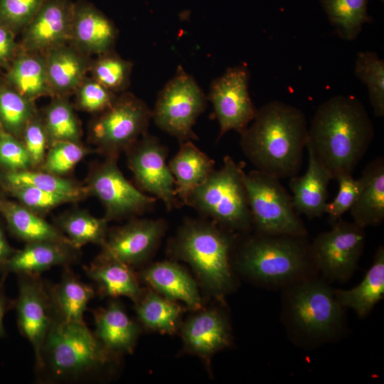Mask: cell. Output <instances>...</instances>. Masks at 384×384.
<instances>
[{"label": "cell", "mask_w": 384, "mask_h": 384, "mask_svg": "<svg viewBox=\"0 0 384 384\" xmlns=\"http://www.w3.org/2000/svg\"><path fill=\"white\" fill-rule=\"evenodd\" d=\"M74 3L70 0H44L24 28L22 44L26 52L50 50L71 38Z\"/></svg>", "instance_id": "e0dca14e"}, {"label": "cell", "mask_w": 384, "mask_h": 384, "mask_svg": "<svg viewBox=\"0 0 384 384\" xmlns=\"http://www.w3.org/2000/svg\"><path fill=\"white\" fill-rule=\"evenodd\" d=\"M9 188L27 186L80 197L82 190L70 180L46 171H7L3 174Z\"/></svg>", "instance_id": "8d00e7d4"}, {"label": "cell", "mask_w": 384, "mask_h": 384, "mask_svg": "<svg viewBox=\"0 0 384 384\" xmlns=\"http://www.w3.org/2000/svg\"><path fill=\"white\" fill-rule=\"evenodd\" d=\"M22 136L31 165L34 166L41 164L45 159L48 139L43 124L34 116L26 127Z\"/></svg>", "instance_id": "bcb514c9"}, {"label": "cell", "mask_w": 384, "mask_h": 384, "mask_svg": "<svg viewBox=\"0 0 384 384\" xmlns=\"http://www.w3.org/2000/svg\"><path fill=\"white\" fill-rule=\"evenodd\" d=\"M338 36L353 41L363 26L372 21L368 12V0H319Z\"/></svg>", "instance_id": "1f68e13d"}, {"label": "cell", "mask_w": 384, "mask_h": 384, "mask_svg": "<svg viewBox=\"0 0 384 384\" xmlns=\"http://www.w3.org/2000/svg\"><path fill=\"white\" fill-rule=\"evenodd\" d=\"M373 137L372 121L360 100L339 95L317 108L308 128L306 147L335 179L352 174Z\"/></svg>", "instance_id": "6da1fadb"}, {"label": "cell", "mask_w": 384, "mask_h": 384, "mask_svg": "<svg viewBox=\"0 0 384 384\" xmlns=\"http://www.w3.org/2000/svg\"><path fill=\"white\" fill-rule=\"evenodd\" d=\"M309 243L315 269L331 282H344L357 267L366 244L365 228L342 218Z\"/></svg>", "instance_id": "30bf717a"}, {"label": "cell", "mask_w": 384, "mask_h": 384, "mask_svg": "<svg viewBox=\"0 0 384 384\" xmlns=\"http://www.w3.org/2000/svg\"><path fill=\"white\" fill-rule=\"evenodd\" d=\"M285 287V324L299 338L319 344L334 339L342 330L343 307L325 280L308 277Z\"/></svg>", "instance_id": "8992f818"}, {"label": "cell", "mask_w": 384, "mask_h": 384, "mask_svg": "<svg viewBox=\"0 0 384 384\" xmlns=\"http://www.w3.org/2000/svg\"><path fill=\"white\" fill-rule=\"evenodd\" d=\"M334 297L343 308L353 309L364 317L370 313L384 295V247H378L373 262L362 281L350 289H336Z\"/></svg>", "instance_id": "4316f807"}, {"label": "cell", "mask_w": 384, "mask_h": 384, "mask_svg": "<svg viewBox=\"0 0 384 384\" xmlns=\"http://www.w3.org/2000/svg\"><path fill=\"white\" fill-rule=\"evenodd\" d=\"M380 1H381L382 2H383V1H384V0H380Z\"/></svg>", "instance_id": "816d5d0a"}, {"label": "cell", "mask_w": 384, "mask_h": 384, "mask_svg": "<svg viewBox=\"0 0 384 384\" xmlns=\"http://www.w3.org/2000/svg\"><path fill=\"white\" fill-rule=\"evenodd\" d=\"M0 209L10 230L21 240L27 242L52 241L72 245L68 238L57 228L23 205L11 202L3 203Z\"/></svg>", "instance_id": "f1b7e54d"}, {"label": "cell", "mask_w": 384, "mask_h": 384, "mask_svg": "<svg viewBox=\"0 0 384 384\" xmlns=\"http://www.w3.org/2000/svg\"><path fill=\"white\" fill-rule=\"evenodd\" d=\"M116 36L113 23L95 6L84 1L74 3L70 39L82 50L105 53L110 50Z\"/></svg>", "instance_id": "d6986e66"}, {"label": "cell", "mask_w": 384, "mask_h": 384, "mask_svg": "<svg viewBox=\"0 0 384 384\" xmlns=\"http://www.w3.org/2000/svg\"><path fill=\"white\" fill-rule=\"evenodd\" d=\"M78 100L80 106L89 112L105 110L116 100L112 92L96 80L81 85Z\"/></svg>", "instance_id": "f6af8a7d"}, {"label": "cell", "mask_w": 384, "mask_h": 384, "mask_svg": "<svg viewBox=\"0 0 384 384\" xmlns=\"http://www.w3.org/2000/svg\"><path fill=\"white\" fill-rule=\"evenodd\" d=\"M45 63L50 92L58 93L79 86L86 70L85 60L75 50L63 46L48 50Z\"/></svg>", "instance_id": "f546056e"}, {"label": "cell", "mask_w": 384, "mask_h": 384, "mask_svg": "<svg viewBox=\"0 0 384 384\" xmlns=\"http://www.w3.org/2000/svg\"><path fill=\"white\" fill-rule=\"evenodd\" d=\"M113 356L85 323L54 318L37 372L45 373L54 380H78L97 373Z\"/></svg>", "instance_id": "5b68a950"}, {"label": "cell", "mask_w": 384, "mask_h": 384, "mask_svg": "<svg viewBox=\"0 0 384 384\" xmlns=\"http://www.w3.org/2000/svg\"><path fill=\"white\" fill-rule=\"evenodd\" d=\"M167 227V222L162 218L134 219L107 236L98 257L119 261L130 267L140 264L157 248Z\"/></svg>", "instance_id": "2e32d148"}, {"label": "cell", "mask_w": 384, "mask_h": 384, "mask_svg": "<svg viewBox=\"0 0 384 384\" xmlns=\"http://www.w3.org/2000/svg\"><path fill=\"white\" fill-rule=\"evenodd\" d=\"M10 192L24 206L42 211L77 200L79 197L66 193L41 190L32 187H10Z\"/></svg>", "instance_id": "7bdbcfd3"}, {"label": "cell", "mask_w": 384, "mask_h": 384, "mask_svg": "<svg viewBox=\"0 0 384 384\" xmlns=\"http://www.w3.org/2000/svg\"><path fill=\"white\" fill-rule=\"evenodd\" d=\"M54 318L65 321L85 323L83 320L90 301L95 297L94 289L80 280L68 268L60 281L48 286Z\"/></svg>", "instance_id": "484cf974"}, {"label": "cell", "mask_w": 384, "mask_h": 384, "mask_svg": "<svg viewBox=\"0 0 384 384\" xmlns=\"http://www.w3.org/2000/svg\"><path fill=\"white\" fill-rule=\"evenodd\" d=\"M85 270L102 296H124L136 303L143 293L131 267L124 263L97 257Z\"/></svg>", "instance_id": "83f0119b"}, {"label": "cell", "mask_w": 384, "mask_h": 384, "mask_svg": "<svg viewBox=\"0 0 384 384\" xmlns=\"http://www.w3.org/2000/svg\"><path fill=\"white\" fill-rule=\"evenodd\" d=\"M2 203H2V202L1 201V200H0V208H1V206H2Z\"/></svg>", "instance_id": "f907efd6"}, {"label": "cell", "mask_w": 384, "mask_h": 384, "mask_svg": "<svg viewBox=\"0 0 384 384\" xmlns=\"http://www.w3.org/2000/svg\"><path fill=\"white\" fill-rule=\"evenodd\" d=\"M152 112L141 100L132 95L116 99L96 121L92 134L95 140L110 157L122 149H128L140 135L146 133Z\"/></svg>", "instance_id": "8fae6325"}, {"label": "cell", "mask_w": 384, "mask_h": 384, "mask_svg": "<svg viewBox=\"0 0 384 384\" xmlns=\"http://www.w3.org/2000/svg\"><path fill=\"white\" fill-rule=\"evenodd\" d=\"M244 182L256 233L307 237V230L279 178L255 169L245 172Z\"/></svg>", "instance_id": "ba28073f"}, {"label": "cell", "mask_w": 384, "mask_h": 384, "mask_svg": "<svg viewBox=\"0 0 384 384\" xmlns=\"http://www.w3.org/2000/svg\"><path fill=\"white\" fill-rule=\"evenodd\" d=\"M307 133L300 109L273 100L257 110L240 134V147L256 169L279 179L290 178L302 165Z\"/></svg>", "instance_id": "7a4b0ae2"}, {"label": "cell", "mask_w": 384, "mask_h": 384, "mask_svg": "<svg viewBox=\"0 0 384 384\" xmlns=\"http://www.w3.org/2000/svg\"><path fill=\"white\" fill-rule=\"evenodd\" d=\"M308 166L302 176L289 178V186L295 210L311 219L322 216L326 213L328 186L332 179L327 169L319 161L313 151L306 147Z\"/></svg>", "instance_id": "ac0fdd59"}, {"label": "cell", "mask_w": 384, "mask_h": 384, "mask_svg": "<svg viewBox=\"0 0 384 384\" xmlns=\"http://www.w3.org/2000/svg\"><path fill=\"white\" fill-rule=\"evenodd\" d=\"M48 137L53 142H79L78 122L70 104L62 100L53 102L48 107L43 124Z\"/></svg>", "instance_id": "74e56055"}, {"label": "cell", "mask_w": 384, "mask_h": 384, "mask_svg": "<svg viewBox=\"0 0 384 384\" xmlns=\"http://www.w3.org/2000/svg\"><path fill=\"white\" fill-rule=\"evenodd\" d=\"M306 238L255 233L238 247L236 265L250 278L270 287L308 278V272L315 267Z\"/></svg>", "instance_id": "277c9868"}, {"label": "cell", "mask_w": 384, "mask_h": 384, "mask_svg": "<svg viewBox=\"0 0 384 384\" xmlns=\"http://www.w3.org/2000/svg\"><path fill=\"white\" fill-rule=\"evenodd\" d=\"M245 165L224 156L223 166L193 191L186 205L230 232H250L252 221L244 182Z\"/></svg>", "instance_id": "52a82bcc"}, {"label": "cell", "mask_w": 384, "mask_h": 384, "mask_svg": "<svg viewBox=\"0 0 384 384\" xmlns=\"http://www.w3.org/2000/svg\"><path fill=\"white\" fill-rule=\"evenodd\" d=\"M0 165L8 171L29 169L32 166L24 144L3 129L0 130Z\"/></svg>", "instance_id": "ee69618b"}, {"label": "cell", "mask_w": 384, "mask_h": 384, "mask_svg": "<svg viewBox=\"0 0 384 384\" xmlns=\"http://www.w3.org/2000/svg\"><path fill=\"white\" fill-rule=\"evenodd\" d=\"M7 307V299L2 285L0 284V338L4 334V316Z\"/></svg>", "instance_id": "681fc988"}, {"label": "cell", "mask_w": 384, "mask_h": 384, "mask_svg": "<svg viewBox=\"0 0 384 384\" xmlns=\"http://www.w3.org/2000/svg\"><path fill=\"white\" fill-rule=\"evenodd\" d=\"M141 277L146 283L171 300H181L193 310L201 306L195 281L177 263L165 261L153 264L142 271Z\"/></svg>", "instance_id": "d4e9b609"}, {"label": "cell", "mask_w": 384, "mask_h": 384, "mask_svg": "<svg viewBox=\"0 0 384 384\" xmlns=\"http://www.w3.org/2000/svg\"><path fill=\"white\" fill-rule=\"evenodd\" d=\"M77 249L59 242H28L22 250L14 252L1 269L4 273L40 274L52 267L68 266L75 261Z\"/></svg>", "instance_id": "ffe728a7"}, {"label": "cell", "mask_w": 384, "mask_h": 384, "mask_svg": "<svg viewBox=\"0 0 384 384\" xmlns=\"http://www.w3.org/2000/svg\"><path fill=\"white\" fill-rule=\"evenodd\" d=\"M107 220L87 212L75 211L64 215L59 225L72 245L79 248L87 243L102 245L107 239Z\"/></svg>", "instance_id": "e575fe53"}, {"label": "cell", "mask_w": 384, "mask_h": 384, "mask_svg": "<svg viewBox=\"0 0 384 384\" xmlns=\"http://www.w3.org/2000/svg\"><path fill=\"white\" fill-rule=\"evenodd\" d=\"M16 308L19 330L33 349L38 371L45 340L54 320L48 285L40 274H18Z\"/></svg>", "instance_id": "9a60e30c"}, {"label": "cell", "mask_w": 384, "mask_h": 384, "mask_svg": "<svg viewBox=\"0 0 384 384\" xmlns=\"http://www.w3.org/2000/svg\"><path fill=\"white\" fill-rule=\"evenodd\" d=\"M15 251L9 245L4 232L0 225V268H1Z\"/></svg>", "instance_id": "c3c4849f"}, {"label": "cell", "mask_w": 384, "mask_h": 384, "mask_svg": "<svg viewBox=\"0 0 384 384\" xmlns=\"http://www.w3.org/2000/svg\"><path fill=\"white\" fill-rule=\"evenodd\" d=\"M249 80L247 68L239 65L212 82L208 98L220 126L218 140L230 130L240 134L253 120L257 109L249 95Z\"/></svg>", "instance_id": "7c38bea8"}, {"label": "cell", "mask_w": 384, "mask_h": 384, "mask_svg": "<svg viewBox=\"0 0 384 384\" xmlns=\"http://www.w3.org/2000/svg\"><path fill=\"white\" fill-rule=\"evenodd\" d=\"M355 75L367 86L374 115L384 116V61L372 51L357 54Z\"/></svg>", "instance_id": "d590c367"}, {"label": "cell", "mask_w": 384, "mask_h": 384, "mask_svg": "<svg viewBox=\"0 0 384 384\" xmlns=\"http://www.w3.org/2000/svg\"><path fill=\"white\" fill-rule=\"evenodd\" d=\"M128 150V165L142 191L161 200L168 211L178 208L180 203L166 162V147L158 138L146 132Z\"/></svg>", "instance_id": "4fadbf2b"}, {"label": "cell", "mask_w": 384, "mask_h": 384, "mask_svg": "<svg viewBox=\"0 0 384 384\" xmlns=\"http://www.w3.org/2000/svg\"><path fill=\"white\" fill-rule=\"evenodd\" d=\"M182 337L188 350L206 358L229 345L230 330L226 319L220 312L205 310L186 322Z\"/></svg>", "instance_id": "44dd1931"}, {"label": "cell", "mask_w": 384, "mask_h": 384, "mask_svg": "<svg viewBox=\"0 0 384 384\" xmlns=\"http://www.w3.org/2000/svg\"><path fill=\"white\" fill-rule=\"evenodd\" d=\"M135 304L140 321L148 329L164 334L177 330L181 309L173 300L149 292H143Z\"/></svg>", "instance_id": "d6a6232c"}, {"label": "cell", "mask_w": 384, "mask_h": 384, "mask_svg": "<svg viewBox=\"0 0 384 384\" xmlns=\"http://www.w3.org/2000/svg\"><path fill=\"white\" fill-rule=\"evenodd\" d=\"M338 183V191L331 203H327L326 213L332 225L350 210L355 203L362 188L361 177L355 179L352 174H343L335 178Z\"/></svg>", "instance_id": "60d3db41"}, {"label": "cell", "mask_w": 384, "mask_h": 384, "mask_svg": "<svg viewBox=\"0 0 384 384\" xmlns=\"http://www.w3.org/2000/svg\"><path fill=\"white\" fill-rule=\"evenodd\" d=\"M6 78L11 87L31 100L50 92L45 58L29 52L14 58Z\"/></svg>", "instance_id": "4dcf8cb0"}, {"label": "cell", "mask_w": 384, "mask_h": 384, "mask_svg": "<svg viewBox=\"0 0 384 384\" xmlns=\"http://www.w3.org/2000/svg\"><path fill=\"white\" fill-rule=\"evenodd\" d=\"M109 52L95 62L93 75L95 80L112 92L119 91L128 84L132 64Z\"/></svg>", "instance_id": "f35d334b"}, {"label": "cell", "mask_w": 384, "mask_h": 384, "mask_svg": "<svg viewBox=\"0 0 384 384\" xmlns=\"http://www.w3.org/2000/svg\"><path fill=\"white\" fill-rule=\"evenodd\" d=\"M168 164L174 179L175 193L181 205H186L193 191L215 169V161L191 140L181 142L178 151Z\"/></svg>", "instance_id": "cb8c5ba5"}, {"label": "cell", "mask_w": 384, "mask_h": 384, "mask_svg": "<svg viewBox=\"0 0 384 384\" xmlns=\"http://www.w3.org/2000/svg\"><path fill=\"white\" fill-rule=\"evenodd\" d=\"M94 332L103 347L111 354L131 353L139 336V326L128 316L117 302L93 311Z\"/></svg>", "instance_id": "603a6c76"}, {"label": "cell", "mask_w": 384, "mask_h": 384, "mask_svg": "<svg viewBox=\"0 0 384 384\" xmlns=\"http://www.w3.org/2000/svg\"><path fill=\"white\" fill-rule=\"evenodd\" d=\"M89 186L103 204L107 221L147 212L156 201L126 179L112 157L92 173Z\"/></svg>", "instance_id": "5bb4252c"}, {"label": "cell", "mask_w": 384, "mask_h": 384, "mask_svg": "<svg viewBox=\"0 0 384 384\" xmlns=\"http://www.w3.org/2000/svg\"><path fill=\"white\" fill-rule=\"evenodd\" d=\"M206 107V97L194 78L179 65L159 92L152 119L178 141L197 139L193 127Z\"/></svg>", "instance_id": "9c48e42d"}, {"label": "cell", "mask_w": 384, "mask_h": 384, "mask_svg": "<svg viewBox=\"0 0 384 384\" xmlns=\"http://www.w3.org/2000/svg\"><path fill=\"white\" fill-rule=\"evenodd\" d=\"M44 0H0V23L14 32L31 22Z\"/></svg>", "instance_id": "b9f144b4"}, {"label": "cell", "mask_w": 384, "mask_h": 384, "mask_svg": "<svg viewBox=\"0 0 384 384\" xmlns=\"http://www.w3.org/2000/svg\"><path fill=\"white\" fill-rule=\"evenodd\" d=\"M236 235L213 221L188 218L170 244L172 255L188 263L202 285L222 297L234 287L231 267Z\"/></svg>", "instance_id": "3957f363"}, {"label": "cell", "mask_w": 384, "mask_h": 384, "mask_svg": "<svg viewBox=\"0 0 384 384\" xmlns=\"http://www.w3.org/2000/svg\"><path fill=\"white\" fill-rule=\"evenodd\" d=\"M86 151L77 142H53L43 161V171L60 176L72 169L85 156Z\"/></svg>", "instance_id": "ab89813d"}, {"label": "cell", "mask_w": 384, "mask_h": 384, "mask_svg": "<svg viewBox=\"0 0 384 384\" xmlns=\"http://www.w3.org/2000/svg\"><path fill=\"white\" fill-rule=\"evenodd\" d=\"M34 116L32 100L10 85L0 86V125L3 130L16 137L22 136Z\"/></svg>", "instance_id": "836d02e7"}, {"label": "cell", "mask_w": 384, "mask_h": 384, "mask_svg": "<svg viewBox=\"0 0 384 384\" xmlns=\"http://www.w3.org/2000/svg\"><path fill=\"white\" fill-rule=\"evenodd\" d=\"M361 190L350 214L353 222L366 228L378 226L384 220V159L375 158L363 169Z\"/></svg>", "instance_id": "7402d4cb"}, {"label": "cell", "mask_w": 384, "mask_h": 384, "mask_svg": "<svg viewBox=\"0 0 384 384\" xmlns=\"http://www.w3.org/2000/svg\"><path fill=\"white\" fill-rule=\"evenodd\" d=\"M16 48L14 31L0 23V66H6L13 61Z\"/></svg>", "instance_id": "7dc6e473"}]
</instances>
